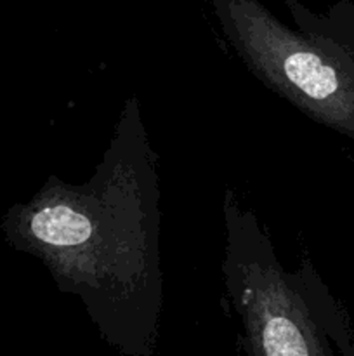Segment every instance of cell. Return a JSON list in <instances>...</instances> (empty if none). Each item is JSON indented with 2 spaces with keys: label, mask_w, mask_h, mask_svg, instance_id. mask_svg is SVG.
<instances>
[{
  "label": "cell",
  "mask_w": 354,
  "mask_h": 356,
  "mask_svg": "<svg viewBox=\"0 0 354 356\" xmlns=\"http://www.w3.org/2000/svg\"><path fill=\"white\" fill-rule=\"evenodd\" d=\"M226 291L245 329L250 356H354L349 322L309 261L281 266L257 216L231 190L224 205Z\"/></svg>",
  "instance_id": "3957f363"
},
{
  "label": "cell",
  "mask_w": 354,
  "mask_h": 356,
  "mask_svg": "<svg viewBox=\"0 0 354 356\" xmlns=\"http://www.w3.org/2000/svg\"><path fill=\"white\" fill-rule=\"evenodd\" d=\"M156 163L134 94L90 179L52 176L23 218L59 291L78 298L103 339L127 356H153L163 309Z\"/></svg>",
  "instance_id": "6da1fadb"
},
{
  "label": "cell",
  "mask_w": 354,
  "mask_h": 356,
  "mask_svg": "<svg viewBox=\"0 0 354 356\" xmlns=\"http://www.w3.org/2000/svg\"><path fill=\"white\" fill-rule=\"evenodd\" d=\"M297 28L259 0H212L224 38L273 92L318 124L354 141V3L314 14L285 0Z\"/></svg>",
  "instance_id": "7a4b0ae2"
}]
</instances>
